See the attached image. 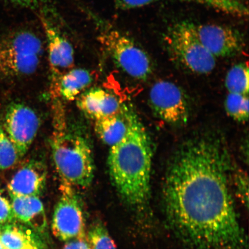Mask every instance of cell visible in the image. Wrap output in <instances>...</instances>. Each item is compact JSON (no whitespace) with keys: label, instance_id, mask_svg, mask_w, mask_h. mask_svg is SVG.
<instances>
[{"label":"cell","instance_id":"obj_23","mask_svg":"<svg viewBox=\"0 0 249 249\" xmlns=\"http://www.w3.org/2000/svg\"><path fill=\"white\" fill-rule=\"evenodd\" d=\"M234 177V185L235 194L238 198L245 207L248 208L249 194H248V178L245 174L238 173Z\"/></svg>","mask_w":249,"mask_h":249},{"label":"cell","instance_id":"obj_12","mask_svg":"<svg viewBox=\"0 0 249 249\" xmlns=\"http://www.w3.org/2000/svg\"><path fill=\"white\" fill-rule=\"evenodd\" d=\"M46 167L41 161L32 160L15 174L8 185L9 195L39 197L44 191Z\"/></svg>","mask_w":249,"mask_h":249},{"label":"cell","instance_id":"obj_17","mask_svg":"<svg viewBox=\"0 0 249 249\" xmlns=\"http://www.w3.org/2000/svg\"><path fill=\"white\" fill-rule=\"evenodd\" d=\"M167 0H116L120 7L125 9L144 7L153 3ZM172 1V0H169ZM180 2H193L207 6L227 14L238 16L247 15L248 8L240 0H173Z\"/></svg>","mask_w":249,"mask_h":249},{"label":"cell","instance_id":"obj_10","mask_svg":"<svg viewBox=\"0 0 249 249\" xmlns=\"http://www.w3.org/2000/svg\"><path fill=\"white\" fill-rule=\"evenodd\" d=\"M46 12H40V18L46 37L52 88L54 89L60 78L73 68L74 52L72 45Z\"/></svg>","mask_w":249,"mask_h":249},{"label":"cell","instance_id":"obj_5","mask_svg":"<svg viewBox=\"0 0 249 249\" xmlns=\"http://www.w3.org/2000/svg\"><path fill=\"white\" fill-rule=\"evenodd\" d=\"M194 23L183 21L174 24L164 36L171 58L185 69L196 74H208L216 67V58L196 36Z\"/></svg>","mask_w":249,"mask_h":249},{"label":"cell","instance_id":"obj_20","mask_svg":"<svg viewBox=\"0 0 249 249\" xmlns=\"http://www.w3.org/2000/svg\"><path fill=\"white\" fill-rule=\"evenodd\" d=\"M248 95L229 93L225 101L227 114L233 120L245 122L249 118Z\"/></svg>","mask_w":249,"mask_h":249},{"label":"cell","instance_id":"obj_24","mask_svg":"<svg viewBox=\"0 0 249 249\" xmlns=\"http://www.w3.org/2000/svg\"><path fill=\"white\" fill-rule=\"evenodd\" d=\"M11 202L0 192V225L16 222Z\"/></svg>","mask_w":249,"mask_h":249},{"label":"cell","instance_id":"obj_13","mask_svg":"<svg viewBox=\"0 0 249 249\" xmlns=\"http://www.w3.org/2000/svg\"><path fill=\"white\" fill-rule=\"evenodd\" d=\"M77 106L95 121L119 113L123 108L116 96L99 88L82 93L77 98Z\"/></svg>","mask_w":249,"mask_h":249},{"label":"cell","instance_id":"obj_3","mask_svg":"<svg viewBox=\"0 0 249 249\" xmlns=\"http://www.w3.org/2000/svg\"><path fill=\"white\" fill-rule=\"evenodd\" d=\"M54 116L51 146L56 169L63 182L87 188L95 172L91 147L83 136L68 128L61 108Z\"/></svg>","mask_w":249,"mask_h":249},{"label":"cell","instance_id":"obj_22","mask_svg":"<svg viewBox=\"0 0 249 249\" xmlns=\"http://www.w3.org/2000/svg\"><path fill=\"white\" fill-rule=\"evenodd\" d=\"M87 241L91 249H117L113 239L101 222H96L90 227Z\"/></svg>","mask_w":249,"mask_h":249},{"label":"cell","instance_id":"obj_27","mask_svg":"<svg viewBox=\"0 0 249 249\" xmlns=\"http://www.w3.org/2000/svg\"><path fill=\"white\" fill-rule=\"evenodd\" d=\"M0 249H4V248L2 247L1 242H0Z\"/></svg>","mask_w":249,"mask_h":249},{"label":"cell","instance_id":"obj_6","mask_svg":"<svg viewBox=\"0 0 249 249\" xmlns=\"http://www.w3.org/2000/svg\"><path fill=\"white\" fill-rule=\"evenodd\" d=\"M99 41L124 72L144 80L151 76L153 64L147 52L129 36L103 21H98Z\"/></svg>","mask_w":249,"mask_h":249},{"label":"cell","instance_id":"obj_2","mask_svg":"<svg viewBox=\"0 0 249 249\" xmlns=\"http://www.w3.org/2000/svg\"><path fill=\"white\" fill-rule=\"evenodd\" d=\"M127 118L125 135L109 152V173L123 201L144 216L151 200V141L135 112L127 108Z\"/></svg>","mask_w":249,"mask_h":249},{"label":"cell","instance_id":"obj_25","mask_svg":"<svg viewBox=\"0 0 249 249\" xmlns=\"http://www.w3.org/2000/svg\"><path fill=\"white\" fill-rule=\"evenodd\" d=\"M12 4L24 8L40 9V12L46 11L49 0H8Z\"/></svg>","mask_w":249,"mask_h":249},{"label":"cell","instance_id":"obj_19","mask_svg":"<svg viewBox=\"0 0 249 249\" xmlns=\"http://www.w3.org/2000/svg\"><path fill=\"white\" fill-rule=\"evenodd\" d=\"M225 86L229 93L248 95L249 73L248 62H241L233 65L227 73Z\"/></svg>","mask_w":249,"mask_h":249},{"label":"cell","instance_id":"obj_7","mask_svg":"<svg viewBox=\"0 0 249 249\" xmlns=\"http://www.w3.org/2000/svg\"><path fill=\"white\" fill-rule=\"evenodd\" d=\"M62 195L55 205L52 231L59 240L67 242L85 236L86 226L82 206L71 186L63 182Z\"/></svg>","mask_w":249,"mask_h":249},{"label":"cell","instance_id":"obj_14","mask_svg":"<svg viewBox=\"0 0 249 249\" xmlns=\"http://www.w3.org/2000/svg\"><path fill=\"white\" fill-rule=\"evenodd\" d=\"M9 195L16 220L36 232H44L47 227L46 216L44 207L39 197Z\"/></svg>","mask_w":249,"mask_h":249},{"label":"cell","instance_id":"obj_15","mask_svg":"<svg viewBox=\"0 0 249 249\" xmlns=\"http://www.w3.org/2000/svg\"><path fill=\"white\" fill-rule=\"evenodd\" d=\"M0 242L4 249H42L36 232L15 222L0 225Z\"/></svg>","mask_w":249,"mask_h":249},{"label":"cell","instance_id":"obj_4","mask_svg":"<svg viewBox=\"0 0 249 249\" xmlns=\"http://www.w3.org/2000/svg\"><path fill=\"white\" fill-rule=\"evenodd\" d=\"M43 53V43L36 33L19 30L0 38V74L17 77L36 71Z\"/></svg>","mask_w":249,"mask_h":249},{"label":"cell","instance_id":"obj_16","mask_svg":"<svg viewBox=\"0 0 249 249\" xmlns=\"http://www.w3.org/2000/svg\"><path fill=\"white\" fill-rule=\"evenodd\" d=\"M92 81V74L89 71L73 68L60 78L53 91L65 100L72 101L91 85Z\"/></svg>","mask_w":249,"mask_h":249},{"label":"cell","instance_id":"obj_8","mask_svg":"<svg viewBox=\"0 0 249 249\" xmlns=\"http://www.w3.org/2000/svg\"><path fill=\"white\" fill-rule=\"evenodd\" d=\"M149 102L160 119L171 124H182L189 117V105L185 93L176 84L160 80L151 87Z\"/></svg>","mask_w":249,"mask_h":249},{"label":"cell","instance_id":"obj_1","mask_svg":"<svg viewBox=\"0 0 249 249\" xmlns=\"http://www.w3.org/2000/svg\"><path fill=\"white\" fill-rule=\"evenodd\" d=\"M232 165L222 140L202 136L183 143L165 176V217L188 249H248L231 191Z\"/></svg>","mask_w":249,"mask_h":249},{"label":"cell","instance_id":"obj_9","mask_svg":"<svg viewBox=\"0 0 249 249\" xmlns=\"http://www.w3.org/2000/svg\"><path fill=\"white\" fill-rule=\"evenodd\" d=\"M40 119L36 111L21 103L9 106L6 112L4 130L17 148L20 158L26 154L40 126Z\"/></svg>","mask_w":249,"mask_h":249},{"label":"cell","instance_id":"obj_18","mask_svg":"<svg viewBox=\"0 0 249 249\" xmlns=\"http://www.w3.org/2000/svg\"><path fill=\"white\" fill-rule=\"evenodd\" d=\"M127 128V108H123L119 113L95 121V130L105 144H116L125 135Z\"/></svg>","mask_w":249,"mask_h":249},{"label":"cell","instance_id":"obj_21","mask_svg":"<svg viewBox=\"0 0 249 249\" xmlns=\"http://www.w3.org/2000/svg\"><path fill=\"white\" fill-rule=\"evenodd\" d=\"M20 158L13 142L0 126V171L10 169Z\"/></svg>","mask_w":249,"mask_h":249},{"label":"cell","instance_id":"obj_26","mask_svg":"<svg viewBox=\"0 0 249 249\" xmlns=\"http://www.w3.org/2000/svg\"><path fill=\"white\" fill-rule=\"evenodd\" d=\"M63 249H91L88 241L85 237L77 238L68 241Z\"/></svg>","mask_w":249,"mask_h":249},{"label":"cell","instance_id":"obj_11","mask_svg":"<svg viewBox=\"0 0 249 249\" xmlns=\"http://www.w3.org/2000/svg\"><path fill=\"white\" fill-rule=\"evenodd\" d=\"M196 36L214 57H231L239 53L244 43L240 33L217 24L194 25Z\"/></svg>","mask_w":249,"mask_h":249}]
</instances>
